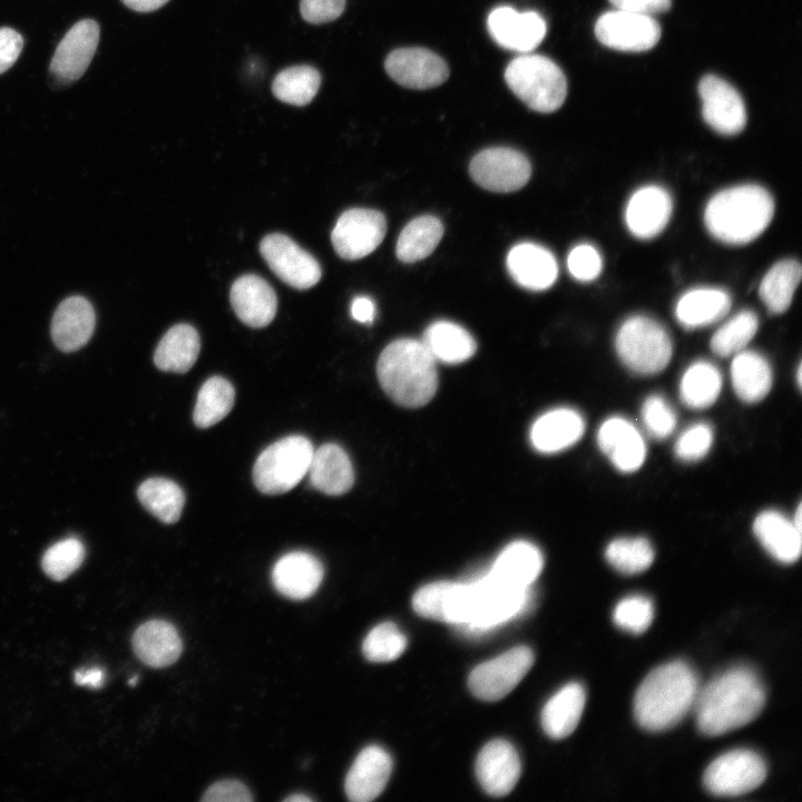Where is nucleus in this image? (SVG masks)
Here are the masks:
<instances>
[{"mask_svg": "<svg viewBox=\"0 0 802 802\" xmlns=\"http://www.w3.org/2000/svg\"><path fill=\"white\" fill-rule=\"evenodd\" d=\"M586 692L579 683H569L554 694L541 712L545 733L555 740L565 739L577 727L584 712Z\"/></svg>", "mask_w": 802, "mask_h": 802, "instance_id": "nucleus-32", "label": "nucleus"}, {"mask_svg": "<svg viewBox=\"0 0 802 802\" xmlns=\"http://www.w3.org/2000/svg\"><path fill=\"white\" fill-rule=\"evenodd\" d=\"M520 772L518 753L505 740L487 743L477 756V779L482 789L492 796L509 794L517 784Z\"/></svg>", "mask_w": 802, "mask_h": 802, "instance_id": "nucleus-20", "label": "nucleus"}, {"mask_svg": "<svg viewBox=\"0 0 802 802\" xmlns=\"http://www.w3.org/2000/svg\"><path fill=\"white\" fill-rule=\"evenodd\" d=\"M136 656L151 667L175 663L182 654L183 643L173 624L153 619L140 625L133 636Z\"/></svg>", "mask_w": 802, "mask_h": 802, "instance_id": "nucleus-28", "label": "nucleus"}, {"mask_svg": "<svg viewBox=\"0 0 802 802\" xmlns=\"http://www.w3.org/2000/svg\"><path fill=\"white\" fill-rule=\"evenodd\" d=\"M766 776V764L754 751H728L710 763L703 776L705 789L718 796H737L760 786Z\"/></svg>", "mask_w": 802, "mask_h": 802, "instance_id": "nucleus-9", "label": "nucleus"}, {"mask_svg": "<svg viewBox=\"0 0 802 802\" xmlns=\"http://www.w3.org/2000/svg\"><path fill=\"white\" fill-rule=\"evenodd\" d=\"M712 427L705 422H697L688 427L675 443V454L684 462H694L704 458L713 443Z\"/></svg>", "mask_w": 802, "mask_h": 802, "instance_id": "nucleus-50", "label": "nucleus"}, {"mask_svg": "<svg viewBox=\"0 0 802 802\" xmlns=\"http://www.w3.org/2000/svg\"><path fill=\"white\" fill-rule=\"evenodd\" d=\"M443 235V225L432 215L419 216L400 233L395 254L403 263H414L429 256Z\"/></svg>", "mask_w": 802, "mask_h": 802, "instance_id": "nucleus-37", "label": "nucleus"}, {"mask_svg": "<svg viewBox=\"0 0 802 802\" xmlns=\"http://www.w3.org/2000/svg\"><path fill=\"white\" fill-rule=\"evenodd\" d=\"M384 68L395 82L412 89L433 88L449 77L447 62L436 52L419 47L391 51Z\"/></svg>", "mask_w": 802, "mask_h": 802, "instance_id": "nucleus-17", "label": "nucleus"}, {"mask_svg": "<svg viewBox=\"0 0 802 802\" xmlns=\"http://www.w3.org/2000/svg\"><path fill=\"white\" fill-rule=\"evenodd\" d=\"M351 315L360 323H371L375 316V304L369 296H356L351 304Z\"/></svg>", "mask_w": 802, "mask_h": 802, "instance_id": "nucleus-56", "label": "nucleus"}, {"mask_svg": "<svg viewBox=\"0 0 802 802\" xmlns=\"http://www.w3.org/2000/svg\"><path fill=\"white\" fill-rule=\"evenodd\" d=\"M765 691L749 667L727 669L700 688L694 711L698 730L717 736L742 727L759 716Z\"/></svg>", "mask_w": 802, "mask_h": 802, "instance_id": "nucleus-1", "label": "nucleus"}, {"mask_svg": "<svg viewBox=\"0 0 802 802\" xmlns=\"http://www.w3.org/2000/svg\"><path fill=\"white\" fill-rule=\"evenodd\" d=\"M620 361L633 372L652 375L669 363L673 354L671 338L665 327L645 315L628 317L615 338Z\"/></svg>", "mask_w": 802, "mask_h": 802, "instance_id": "nucleus-8", "label": "nucleus"}, {"mask_svg": "<svg viewBox=\"0 0 802 802\" xmlns=\"http://www.w3.org/2000/svg\"><path fill=\"white\" fill-rule=\"evenodd\" d=\"M702 116L705 123L721 135H736L746 125L745 104L739 91L726 80L706 75L698 84Z\"/></svg>", "mask_w": 802, "mask_h": 802, "instance_id": "nucleus-15", "label": "nucleus"}, {"mask_svg": "<svg viewBox=\"0 0 802 802\" xmlns=\"http://www.w3.org/2000/svg\"><path fill=\"white\" fill-rule=\"evenodd\" d=\"M169 0H123L129 9L138 12H150L159 9Z\"/></svg>", "mask_w": 802, "mask_h": 802, "instance_id": "nucleus-58", "label": "nucleus"}, {"mask_svg": "<svg viewBox=\"0 0 802 802\" xmlns=\"http://www.w3.org/2000/svg\"><path fill=\"white\" fill-rule=\"evenodd\" d=\"M387 232L384 215L370 208H351L342 213L331 233L336 254L355 261L372 253L383 241Z\"/></svg>", "mask_w": 802, "mask_h": 802, "instance_id": "nucleus-13", "label": "nucleus"}, {"mask_svg": "<svg viewBox=\"0 0 802 802\" xmlns=\"http://www.w3.org/2000/svg\"><path fill=\"white\" fill-rule=\"evenodd\" d=\"M774 200L762 186L739 185L715 194L707 203V231L722 243L744 245L757 238L770 225Z\"/></svg>", "mask_w": 802, "mask_h": 802, "instance_id": "nucleus-4", "label": "nucleus"}, {"mask_svg": "<svg viewBox=\"0 0 802 802\" xmlns=\"http://www.w3.org/2000/svg\"><path fill=\"white\" fill-rule=\"evenodd\" d=\"M654 556L651 542L643 537L614 539L605 550L608 564L625 575L645 571L653 564Z\"/></svg>", "mask_w": 802, "mask_h": 802, "instance_id": "nucleus-43", "label": "nucleus"}, {"mask_svg": "<svg viewBox=\"0 0 802 802\" xmlns=\"http://www.w3.org/2000/svg\"><path fill=\"white\" fill-rule=\"evenodd\" d=\"M722 389V376L718 369L711 362L696 361L684 372L679 382L682 402L692 409L711 407L718 398Z\"/></svg>", "mask_w": 802, "mask_h": 802, "instance_id": "nucleus-39", "label": "nucleus"}, {"mask_svg": "<svg viewBox=\"0 0 802 802\" xmlns=\"http://www.w3.org/2000/svg\"><path fill=\"white\" fill-rule=\"evenodd\" d=\"M253 796L246 785L237 780H222L212 784L202 801L205 802H250Z\"/></svg>", "mask_w": 802, "mask_h": 802, "instance_id": "nucleus-53", "label": "nucleus"}, {"mask_svg": "<svg viewBox=\"0 0 802 802\" xmlns=\"http://www.w3.org/2000/svg\"><path fill=\"white\" fill-rule=\"evenodd\" d=\"M542 566L541 551L535 545L528 541H515L499 554L488 571L505 585L527 588L539 576Z\"/></svg>", "mask_w": 802, "mask_h": 802, "instance_id": "nucleus-31", "label": "nucleus"}, {"mask_svg": "<svg viewBox=\"0 0 802 802\" xmlns=\"http://www.w3.org/2000/svg\"><path fill=\"white\" fill-rule=\"evenodd\" d=\"M307 473L315 489L331 496L348 492L354 482L352 462L335 443H325L314 450Z\"/></svg>", "mask_w": 802, "mask_h": 802, "instance_id": "nucleus-30", "label": "nucleus"}, {"mask_svg": "<svg viewBox=\"0 0 802 802\" xmlns=\"http://www.w3.org/2000/svg\"><path fill=\"white\" fill-rule=\"evenodd\" d=\"M602 452L622 472L638 470L646 458V444L640 431L626 418L606 419L597 432Z\"/></svg>", "mask_w": 802, "mask_h": 802, "instance_id": "nucleus-19", "label": "nucleus"}, {"mask_svg": "<svg viewBox=\"0 0 802 802\" xmlns=\"http://www.w3.org/2000/svg\"><path fill=\"white\" fill-rule=\"evenodd\" d=\"M84 557L82 542L78 538L69 537L49 547L43 554L41 565L48 577L63 580L81 565Z\"/></svg>", "mask_w": 802, "mask_h": 802, "instance_id": "nucleus-47", "label": "nucleus"}, {"mask_svg": "<svg viewBox=\"0 0 802 802\" xmlns=\"http://www.w3.org/2000/svg\"><path fill=\"white\" fill-rule=\"evenodd\" d=\"M507 268L516 283L531 291L549 288L558 276V264L551 252L530 242L519 243L509 251Z\"/></svg>", "mask_w": 802, "mask_h": 802, "instance_id": "nucleus-26", "label": "nucleus"}, {"mask_svg": "<svg viewBox=\"0 0 802 802\" xmlns=\"http://www.w3.org/2000/svg\"><path fill=\"white\" fill-rule=\"evenodd\" d=\"M505 80L511 91L530 109L552 113L567 96V79L559 66L541 55H520L512 59Z\"/></svg>", "mask_w": 802, "mask_h": 802, "instance_id": "nucleus-6", "label": "nucleus"}, {"mask_svg": "<svg viewBox=\"0 0 802 802\" xmlns=\"http://www.w3.org/2000/svg\"><path fill=\"white\" fill-rule=\"evenodd\" d=\"M619 10L653 16L667 11L671 0H609Z\"/></svg>", "mask_w": 802, "mask_h": 802, "instance_id": "nucleus-55", "label": "nucleus"}, {"mask_svg": "<svg viewBox=\"0 0 802 802\" xmlns=\"http://www.w3.org/2000/svg\"><path fill=\"white\" fill-rule=\"evenodd\" d=\"M530 602V587L505 585L487 571L459 581L451 624L471 634L486 632L526 612Z\"/></svg>", "mask_w": 802, "mask_h": 802, "instance_id": "nucleus-5", "label": "nucleus"}, {"mask_svg": "<svg viewBox=\"0 0 802 802\" xmlns=\"http://www.w3.org/2000/svg\"><path fill=\"white\" fill-rule=\"evenodd\" d=\"M421 341L436 361L448 364L462 363L477 350L473 336L464 327L450 321L430 324Z\"/></svg>", "mask_w": 802, "mask_h": 802, "instance_id": "nucleus-36", "label": "nucleus"}, {"mask_svg": "<svg viewBox=\"0 0 802 802\" xmlns=\"http://www.w3.org/2000/svg\"><path fill=\"white\" fill-rule=\"evenodd\" d=\"M753 532L763 548L777 561L792 564L801 555V529L776 510H764L753 522Z\"/></svg>", "mask_w": 802, "mask_h": 802, "instance_id": "nucleus-29", "label": "nucleus"}, {"mask_svg": "<svg viewBox=\"0 0 802 802\" xmlns=\"http://www.w3.org/2000/svg\"><path fill=\"white\" fill-rule=\"evenodd\" d=\"M532 651L514 647L472 669L468 677L470 692L479 700L493 702L508 695L534 664Z\"/></svg>", "mask_w": 802, "mask_h": 802, "instance_id": "nucleus-10", "label": "nucleus"}, {"mask_svg": "<svg viewBox=\"0 0 802 802\" xmlns=\"http://www.w3.org/2000/svg\"><path fill=\"white\" fill-rule=\"evenodd\" d=\"M585 420L570 408H558L540 415L530 429V441L544 453L563 451L575 444L584 434Z\"/></svg>", "mask_w": 802, "mask_h": 802, "instance_id": "nucleus-27", "label": "nucleus"}, {"mask_svg": "<svg viewBox=\"0 0 802 802\" xmlns=\"http://www.w3.org/2000/svg\"><path fill=\"white\" fill-rule=\"evenodd\" d=\"M321 75L312 66L288 67L280 71L273 80L272 92L281 101L305 106L319 91Z\"/></svg>", "mask_w": 802, "mask_h": 802, "instance_id": "nucleus-42", "label": "nucleus"}, {"mask_svg": "<svg viewBox=\"0 0 802 802\" xmlns=\"http://www.w3.org/2000/svg\"><path fill=\"white\" fill-rule=\"evenodd\" d=\"M99 42V26L84 19L75 23L56 48L49 71L53 80L68 85L87 70Z\"/></svg>", "mask_w": 802, "mask_h": 802, "instance_id": "nucleus-16", "label": "nucleus"}, {"mask_svg": "<svg viewBox=\"0 0 802 802\" xmlns=\"http://www.w3.org/2000/svg\"><path fill=\"white\" fill-rule=\"evenodd\" d=\"M391 770L392 760L385 750L376 745L363 749L346 774V796L353 802L374 800L385 788Z\"/></svg>", "mask_w": 802, "mask_h": 802, "instance_id": "nucleus-23", "label": "nucleus"}, {"mask_svg": "<svg viewBox=\"0 0 802 802\" xmlns=\"http://www.w3.org/2000/svg\"><path fill=\"white\" fill-rule=\"evenodd\" d=\"M346 0H301L302 18L313 25L331 22L338 19L345 9Z\"/></svg>", "mask_w": 802, "mask_h": 802, "instance_id": "nucleus-52", "label": "nucleus"}, {"mask_svg": "<svg viewBox=\"0 0 802 802\" xmlns=\"http://www.w3.org/2000/svg\"><path fill=\"white\" fill-rule=\"evenodd\" d=\"M96 314L91 303L82 296H69L57 307L51 321V338L63 352L82 348L91 338Z\"/></svg>", "mask_w": 802, "mask_h": 802, "instance_id": "nucleus-25", "label": "nucleus"}, {"mask_svg": "<svg viewBox=\"0 0 802 802\" xmlns=\"http://www.w3.org/2000/svg\"><path fill=\"white\" fill-rule=\"evenodd\" d=\"M469 172L482 188L496 193H511L527 184L531 165L528 158L516 149L491 147L472 158Z\"/></svg>", "mask_w": 802, "mask_h": 802, "instance_id": "nucleus-11", "label": "nucleus"}, {"mask_svg": "<svg viewBox=\"0 0 802 802\" xmlns=\"http://www.w3.org/2000/svg\"><path fill=\"white\" fill-rule=\"evenodd\" d=\"M654 605L643 595H632L617 603L613 612L614 623L622 629L640 634L652 624Z\"/></svg>", "mask_w": 802, "mask_h": 802, "instance_id": "nucleus-48", "label": "nucleus"}, {"mask_svg": "<svg viewBox=\"0 0 802 802\" xmlns=\"http://www.w3.org/2000/svg\"><path fill=\"white\" fill-rule=\"evenodd\" d=\"M407 637L393 623H381L364 638L362 651L366 659L375 663L391 662L401 656Z\"/></svg>", "mask_w": 802, "mask_h": 802, "instance_id": "nucleus-46", "label": "nucleus"}, {"mask_svg": "<svg viewBox=\"0 0 802 802\" xmlns=\"http://www.w3.org/2000/svg\"><path fill=\"white\" fill-rule=\"evenodd\" d=\"M23 47V39L16 30L0 28V74L7 71L18 59Z\"/></svg>", "mask_w": 802, "mask_h": 802, "instance_id": "nucleus-54", "label": "nucleus"}, {"mask_svg": "<svg viewBox=\"0 0 802 802\" xmlns=\"http://www.w3.org/2000/svg\"><path fill=\"white\" fill-rule=\"evenodd\" d=\"M229 299L237 317L250 327H265L275 317L276 293L258 275L245 274L238 277L231 287Z\"/></svg>", "mask_w": 802, "mask_h": 802, "instance_id": "nucleus-22", "label": "nucleus"}, {"mask_svg": "<svg viewBox=\"0 0 802 802\" xmlns=\"http://www.w3.org/2000/svg\"><path fill=\"white\" fill-rule=\"evenodd\" d=\"M700 682L685 662L673 661L649 672L634 697V716L640 727L661 732L675 726L694 708Z\"/></svg>", "mask_w": 802, "mask_h": 802, "instance_id": "nucleus-2", "label": "nucleus"}, {"mask_svg": "<svg viewBox=\"0 0 802 802\" xmlns=\"http://www.w3.org/2000/svg\"><path fill=\"white\" fill-rule=\"evenodd\" d=\"M140 503L157 519L165 524L176 522L185 505L182 488L166 478H149L137 489Z\"/></svg>", "mask_w": 802, "mask_h": 802, "instance_id": "nucleus-40", "label": "nucleus"}, {"mask_svg": "<svg viewBox=\"0 0 802 802\" xmlns=\"http://www.w3.org/2000/svg\"><path fill=\"white\" fill-rule=\"evenodd\" d=\"M314 452L304 436L282 438L264 449L253 467L255 487L265 495H281L293 489L309 472Z\"/></svg>", "mask_w": 802, "mask_h": 802, "instance_id": "nucleus-7", "label": "nucleus"}, {"mask_svg": "<svg viewBox=\"0 0 802 802\" xmlns=\"http://www.w3.org/2000/svg\"><path fill=\"white\" fill-rule=\"evenodd\" d=\"M759 329V319L753 311L744 310L726 321L711 339L712 351L728 356L744 350Z\"/></svg>", "mask_w": 802, "mask_h": 802, "instance_id": "nucleus-44", "label": "nucleus"}, {"mask_svg": "<svg viewBox=\"0 0 802 802\" xmlns=\"http://www.w3.org/2000/svg\"><path fill=\"white\" fill-rule=\"evenodd\" d=\"M458 584L437 581L421 587L412 597L414 612L424 618L450 624Z\"/></svg>", "mask_w": 802, "mask_h": 802, "instance_id": "nucleus-45", "label": "nucleus"}, {"mask_svg": "<svg viewBox=\"0 0 802 802\" xmlns=\"http://www.w3.org/2000/svg\"><path fill=\"white\" fill-rule=\"evenodd\" d=\"M311 800L312 799L310 796L302 793L291 794L284 799L285 802H310Z\"/></svg>", "mask_w": 802, "mask_h": 802, "instance_id": "nucleus-59", "label": "nucleus"}, {"mask_svg": "<svg viewBox=\"0 0 802 802\" xmlns=\"http://www.w3.org/2000/svg\"><path fill=\"white\" fill-rule=\"evenodd\" d=\"M488 31L502 48L529 52L545 38L546 22L536 11L518 12L511 7L495 8L488 16Z\"/></svg>", "mask_w": 802, "mask_h": 802, "instance_id": "nucleus-18", "label": "nucleus"}, {"mask_svg": "<svg viewBox=\"0 0 802 802\" xmlns=\"http://www.w3.org/2000/svg\"><path fill=\"white\" fill-rule=\"evenodd\" d=\"M734 355L731 376L736 395L746 403L763 400L773 382L770 363L755 351L742 350Z\"/></svg>", "mask_w": 802, "mask_h": 802, "instance_id": "nucleus-35", "label": "nucleus"}, {"mask_svg": "<svg viewBox=\"0 0 802 802\" xmlns=\"http://www.w3.org/2000/svg\"><path fill=\"white\" fill-rule=\"evenodd\" d=\"M640 417L646 432L654 439L663 440L676 427V413L659 394H652L642 405Z\"/></svg>", "mask_w": 802, "mask_h": 802, "instance_id": "nucleus-49", "label": "nucleus"}, {"mask_svg": "<svg viewBox=\"0 0 802 802\" xmlns=\"http://www.w3.org/2000/svg\"><path fill=\"white\" fill-rule=\"evenodd\" d=\"M235 390L225 378L215 375L200 387L194 408V423L209 428L224 419L234 405Z\"/></svg>", "mask_w": 802, "mask_h": 802, "instance_id": "nucleus-41", "label": "nucleus"}, {"mask_svg": "<svg viewBox=\"0 0 802 802\" xmlns=\"http://www.w3.org/2000/svg\"><path fill=\"white\" fill-rule=\"evenodd\" d=\"M376 373L389 398L407 408L427 404L438 388L437 361L421 340L391 342L379 356Z\"/></svg>", "mask_w": 802, "mask_h": 802, "instance_id": "nucleus-3", "label": "nucleus"}, {"mask_svg": "<svg viewBox=\"0 0 802 802\" xmlns=\"http://www.w3.org/2000/svg\"><path fill=\"white\" fill-rule=\"evenodd\" d=\"M260 253L272 272L294 288L307 290L321 280L322 270L315 257L284 234L266 235Z\"/></svg>", "mask_w": 802, "mask_h": 802, "instance_id": "nucleus-12", "label": "nucleus"}, {"mask_svg": "<svg viewBox=\"0 0 802 802\" xmlns=\"http://www.w3.org/2000/svg\"><path fill=\"white\" fill-rule=\"evenodd\" d=\"M796 378H798V384L801 385V382H802V380H801V364H800L799 368H798Z\"/></svg>", "mask_w": 802, "mask_h": 802, "instance_id": "nucleus-60", "label": "nucleus"}, {"mask_svg": "<svg viewBox=\"0 0 802 802\" xmlns=\"http://www.w3.org/2000/svg\"><path fill=\"white\" fill-rule=\"evenodd\" d=\"M801 280V265L795 260H782L774 264L761 281L759 294L772 314L784 313Z\"/></svg>", "mask_w": 802, "mask_h": 802, "instance_id": "nucleus-38", "label": "nucleus"}, {"mask_svg": "<svg viewBox=\"0 0 802 802\" xmlns=\"http://www.w3.org/2000/svg\"><path fill=\"white\" fill-rule=\"evenodd\" d=\"M200 339L194 326L179 323L160 339L154 353L156 366L166 372L185 373L196 362Z\"/></svg>", "mask_w": 802, "mask_h": 802, "instance_id": "nucleus-34", "label": "nucleus"}, {"mask_svg": "<svg viewBox=\"0 0 802 802\" xmlns=\"http://www.w3.org/2000/svg\"><path fill=\"white\" fill-rule=\"evenodd\" d=\"M567 267L574 278L580 282H589L600 274L603 260L595 246L583 243L569 252Z\"/></svg>", "mask_w": 802, "mask_h": 802, "instance_id": "nucleus-51", "label": "nucleus"}, {"mask_svg": "<svg viewBox=\"0 0 802 802\" xmlns=\"http://www.w3.org/2000/svg\"><path fill=\"white\" fill-rule=\"evenodd\" d=\"M595 35L608 48L639 52L658 42L661 26L652 16L615 9L597 19Z\"/></svg>", "mask_w": 802, "mask_h": 802, "instance_id": "nucleus-14", "label": "nucleus"}, {"mask_svg": "<svg viewBox=\"0 0 802 802\" xmlns=\"http://www.w3.org/2000/svg\"><path fill=\"white\" fill-rule=\"evenodd\" d=\"M731 307L727 292L715 287L693 288L679 297L675 307L677 321L686 329H697L724 317Z\"/></svg>", "mask_w": 802, "mask_h": 802, "instance_id": "nucleus-33", "label": "nucleus"}, {"mask_svg": "<svg viewBox=\"0 0 802 802\" xmlns=\"http://www.w3.org/2000/svg\"><path fill=\"white\" fill-rule=\"evenodd\" d=\"M672 209L673 202L666 189L656 185L644 186L627 203L626 225L635 237L653 238L666 227Z\"/></svg>", "mask_w": 802, "mask_h": 802, "instance_id": "nucleus-21", "label": "nucleus"}, {"mask_svg": "<svg viewBox=\"0 0 802 802\" xmlns=\"http://www.w3.org/2000/svg\"><path fill=\"white\" fill-rule=\"evenodd\" d=\"M136 682H137V677L135 676L134 678H131V679L129 681V684H130L131 686H133V685L135 686V685H136Z\"/></svg>", "mask_w": 802, "mask_h": 802, "instance_id": "nucleus-61", "label": "nucleus"}, {"mask_svg": "<svg viewBox=\"0 0 802 802\" xmlns=\"http://www.w3.org/2000/svg\"><path fill=\"white\" fill-rule=\"evenodd\" d=\"M104 679V671L97 667L86 671H77L75 673V682L80 686L98 688L102 685Z\"/></svg>", "mask_w": 802, "mask_h": 802, "instance_id": "nucleus-57", "label": "nucleus"}, {"mask_svg": "<svg viewBox=\"0 0 802 802\" xmlns=\"http://www.w3.org/2000/svg\"><path fill=\"white\" fill-rule=\"evenodd\" d=\"M323 566L312 554L291 551L282 556L272 569L275 589L291 599L312 596L323 579Z\"/></svg>", "mask_w": 802, "mask_h": 802, "instance_id": "nucleus-24", "label": "nucleus"}]
</instances>
